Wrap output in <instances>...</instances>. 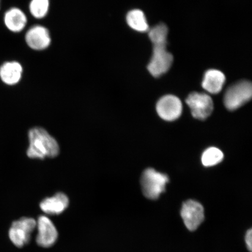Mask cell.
Segmentation results:
<instances>
[{"label": "cell", "mask_w": 252, "mask_h": 252, "mask_svg": "<svg viewBox=\"0 0 252 252\" xmlns=\"http://www.w3.org/2000/svg\"><path fill=\"white\" fill-rule=\"evenodd\" d=\"M30 146L27 156L30 158L43 159L45 158H55L59 155L58 142L48 132L42 127H34L28 133Z\"/></svg>", "instance_id": "6da1fadb"}, {"label": "cell", "mask_w": 252, "mask_h": 252, "mask_svg": "<svg viewBox=\"0 0 252 252\" xmlns=\"http://www.w3.org/2000/svg\"><path fill=\"white\" fill-rule=\"evenodd\" d=\"M169 182L168 176L155 169L146 170L141 176L142 189L144 196L151 200L157 199L164 192L166 184Z\"/></svg>", "instance_id": "7a4b0ae2"}, {"label": "cell", "mask_w": 252, "mask_h": 252, "mask_svg": "<svg viewBox=\"0 0 252 252\" xmlns=\"http://www.w3.org/2000/svg\"><path fill=\"white\" fill-rule=\"evenodd\" d=\"M36 227V220L30 217L14 220L9 229V240L16 247L23 248L30 243L31 235Z\"/></svg>", "instance_id": "3957f363"}, {"label": "cell", "mask_w": 252, "mask_h": 252, "mask_svg": "<svg viewBox=\"0 0 252 252\" xmlns=\"http://www.w3.org/2000/svg\"><path fill=\"white\" fill-rule=\"evenodd\" d=\"M252 84L250 81H241L232 85L226 90L224 104L229 110L237 109L251 99Z\"/></svg>", "instance_id": "277c9868"}, {"label": "cell", "mask_w": 252, "mask_h": 252, "mask_svg": "<svg viewBox=\"0 0 252 252\" xmlns=\"http://www.w3.org/2000/svg\"><path fill=\"white\" fill-rule=\"evenodd\" d=\"M37 235L36 242L44 248L52 247L55 245L59 236L58 229L49 217L40 216L36 220Z\"/></svg>", "instance_id": "5b68a950"}, {"label": "cell", "mask_w": 252, "mask_h": 252, "mask_svg": "<svg viewBox=\"0 0 252 252\" xmlns=\"http://www.w3.org/2000/svg\"><path fill=\"white\" fill-rule=\"evenodd\" d=\"M173 56L166 50V45L154 46L153 54L148 70L155 77L165 74L171 67Z\"/></svg>", "instance_id": "8992f818"}, {"label": "cell", "mask_w": 252, "mask_h": 252, "mask_svg": "<svg viewBox=\"0 0 252 252\" xmlns=\"http://www.w3.org/2000/svg\"><path fill=\"white\" fill-rule=\"evenodd\" d=\"M194 118L205 120L213 112L214 105L212 97L204 93H193L186 100Z\"/></svg>", "instance_id": "52a82bcc"}, {"label": "cell", "mask_w": 252, "mask_h": 252, "mask_svg": "<svg viewBox=\"0 0 252 252\" xmlns=\"http://www.w3.org/2000/svg\"><path fill=\"white\" fill-rule=\"evenodd\" d=\"M181 215L186 227L194 231L204 220V208L196 201L188 200L183 204Z\"/></svg>", "instance_id": "ba28073f"}, {"label": "cell", "mask_w": 252, "mask_h": 252, "mask_svg": "<svg viewBox=\"0 0 252 252\" xmlns=\"http://www.w3.org/2000/svg\"><path fill=\"white\" fill-rule=\"evenodd\" d=\"M157 111L160 117L165 121H175L182 114L181 100L172 94L163 96L157 104Z\"/></svg>", "instance_id": "9c48e42d"}, {"label": "cell", "mask_w": 252, "mask_h": 252, "mask_svg": "<svg viewBox=\"0 0 252 252\" xmlns=\"http://www.w3.org/2000/svg\"><path fill=\"white\" fill-rule=\"evenodd\" d=\"M25 40L31 49L35 50L45 49L51 43V38L48 30L42 26L31 28L27 32Z\"/></svg>", "instance_id": "30bf717a"}, {"label": "cell", "mask_w": 252, "mask_h": 252, "mask_svg": "<svg viewBox=\"0 0 252 252\" xmlns=\"http://www.w3.org/2000/svg\"><path fill=\"white\" fill-rule=\"evenodd\" d=\"M69 199L64 193H57L52 197L46 198L41 201L40 209L48 215H59L67 209Z\"/></svg>", "instance_id": "8fae6325"}, {"label": "cell", "mask_w": 252, "mask_h": 252, "mask_svg": "<svg viewBox=\"0 0 252 252\" xmlns=\"http://www.w3.org/2000/svg\"><path fill=\"white\" fill-rule=\"evenodd\" d=\"M23 68L17 62H5L0 67V78L8 86H14L20 82L23 75Z\"/></svg>", "instance_id": "7c38bea8"}, {"label": "cell", "mask_w": 252, "mask_h": 252, "mask_svg": "<svg viewBox=\"0 0 252 252\" xmlns=\"http://www.w3.org/2000/svg\"><path fill=\"white\" fill-rule=\"evenodd\" d=\"M4 24L12 32H20L27 23V18L24 12L18 8H12L5 12Z\"/></svg>", "instance_id": "4fadbf2b"}, {"label": "cell", "mask_w": 252, "mask_h": 252, "mask_svg": "<svg viewBox=\"0 0 252 252\" xmlns=\"http://www.w3.org/2000/svg\"><path fill=\"white\" fill-rule=\"evenodd\" d=\"M225 82V75L221 71L209 70L205 73L202 87L208 93L217 94L222 90Z\"/></svg>", "instance_id": "5bb4252c"}, {"label": "cell", "mask_w": 252, "mask_h": 252, "mask_svg": "<svg viewBox=\"0 0 252 252\" xmlns=\"http://www.w3.org/2000/svg\"><path fill=\"white\" fill-rule=\"evenodd\" d=\"M126 21L129 27L135 31L144 32L149 30L144 12L140 9H133L129 12Z\"/></svg>", "instance_id": "9a60e30c"}, {"label": "cell", "mask_w": 252, "mask_h": 252, "mask_svg": "<svg viewBox=\"0 0 252 252\" xmlns=\"http://www.w3.org/2000/svg\"><path fill=\"white\" fill-rule=\"evenodd\" d=\"M168 33V28L163 24L157 25L151 29L149 35L153 46L166 45Z\"/></svg>", "instance_id": "2e32d148"}, {"label": "cell", "mask_w": 252, "mask_h": 252, "mask_svg": "<svg viewBox=\"0 0 252 252\" xmlns=\"http://www.w3.org/2000/svg\"><path fill=\"white\" fill-rule=\"evenodd\" d=\"M223 158L221 151L216 147H210L205 150L201 157V162L205 166H212L221 162Z\"/></svg>", "instance_id": "e0dca14e"}, {"label": "cell", "mask_w": 252, "mask_h": 252, "mask_svg": "<svg viewBox=\"0 0 252 252\" xmlns=\"http://www.w3.org/2000/svg\"><path fill=\"white\" fill-rule=\"evenodd\" d=\"M49 8V0H32L30 5L31 14L37 19L45 17L48 12Z\"/></svg>", "instance_id": "ac0fdd59"}, {"label": "cell", "mask_w": 252, "mask_h": 252, "mask_svg": "<svg viewBox=\"0 0 252 252\" xmlns=\"http://www.w3.org/2000/svg\"><path fill=\"white\" fill-rule=\"evenodd\" d=\"M245 241L248 250L250 252L252 251V229L251 228L248 229L246 232L245 236Z\"/></svg>", "instance_id": "d6986e66"}]
</instances>
